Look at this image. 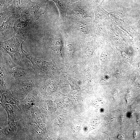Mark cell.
I'll return each instance as SVG.
<instances>
[{
    "mask_svg": "<svg viewBox=\"0 0 140 140\" xmlns=\"http://www.w3.org/2000/svg\"><path fill=\"white\" fill-rule=\"evenodd\" d=\"M25 37L24 34L16 35L7 41L1 42V50L8 53L13 59L19 60L26 52L23 49V44Z\"/></svg>",
    "mask_w": 140,
    "mask_h": 140,
    "instance_id": "6da1fadb",
    "label": "cell"
},
{
    "mask_svg": "<svg viewBox=\"0 0 140 140\" xmlns=\"http://www.w3.org/2000/svg\"><path fill=\"white\" fill-rule=\"evenodd\" d=\"M18 121L17 122L13 121L8 124V125L1 131V134L9 138L15 137L18 132L24 128V124L22 121Z\"/></svg>",
    "mask_w": 140,
    "mask_h": 140,
    "instance_id": "7a4b0ae2",
    "label": "cell"
},
{
    "mask_svg": "<svg viewBox=\"0 0 140 140\" xmlns=\"http://www.w3.org/2000/svg\"><path fill=\"white\" fill-rule=\"evenodd\" d=\"M0 103L7 114L8 124L23 117L22 113L17 105L8 103Z\"/></svg>",
    "mask_w": 140,
    "mask_h": 140,
    "instance_id": "3957f363",
    "label": "cell"
},
{
    "mask_svg": "<svg viewBox=\"0 0 140 140\" xmlns=\"http://www.w3.org/2000/svg\"><path fill=\"white\" fill-rule=\"evenodd\" d=\"M39 97L32 94H28L26 97L20 101L18 106L24 115L31 107L38 105Z\"/></svg>",
    "mask_w": 140,
    "mask_h": 140,
    "instance_id": "277c9868",
    "label": "cell"
},
{
    "mask_svg": "<svg viewBox=\"0 0 140 140\" xmlns=\"http://www.w3.org/2000/svg\"><path fill=\"white\" fill-rule=\"evenodd\" d=\"M31 20L28 19L22 21L20 19L17 20L13 26L15 32L18 34L26 33L34 25V23Z\"/></svg>",
    "mask_w": 140,
    "mask_h": 140,
    "instance_id": "5b68a950",
    "label": "cell"
},
{
    "mask_svg": "<svg viewBox=\"0 0 140 140\" xmlns=\"http://www.w3.org/2000/svg\"><path fill=\"white\" fill-rule=\"evenodd\" d=\"M37 3L31 0H13L10 7L16 10H24Z\"/></svg>",
    "mask_w": 140,
    "mask_h": 140,
    "instance_id": "8992f818",
    "label": "cell"
},
{
    "mask_svg": "<svg viewBox=\"0 0 140 140\" xmlns=\"http://www.w3.org/2000/svg\"><path fill=\"white\" fill-rule=\"evenodd\" d=\"M1 98V103L15 104L18 106H19L20 103V101L16 99L9 91L3 93Z\"/></svg>",
    "mask_w": 140,
    "mask_h": 140,
    "instance_id": "52a82bcc",
    "label": "cell"
},
{
    "mask_svg": "<svg viewBox=\"0 0 140 140\" xmlns=\"http://www.w3.org/2000/svg\"><path fill=\"white\" fill-rule=\"evenodd\" d=\"M24 71L22 69H16L13 73L15 78H18L24 75Z\"/></svg>",
    "mask_w": 140,
    "mask_h": 140,
    "instance_id": "ba28073f",
    "label": "cell"
},
{
    "mask_svg": "<svg viewBox=\"0 0 140 140\" xmlns=\"http://www.w3.org/2000/svg\"><path fill=\"white\" fill-rule=\"evenodd\" d=\"M108 58V55L107 53H103L101 55L100 59L101 61L103 62H105L107 61Z\"/></svg>",
    "mask_w": 140,
    "mask_h": 140,
    "instance_id": "9c48e42d",
    "label": "cell"
},
{
    "mask_svg": "<svg viewBox=\"0 0 140 140\" xmlns=\"http://www.w3.org/2000/svg\"><path fill=\"white\" fill-rule=\"evenodd\" d=\"M118 138L120 139H122L123 138V137L122 136H121V135H119L118 136Z\"/></svg>",
    "mask_w": 140,
    "mask_h": 140,
    "instance_id": "30bf717a",
    "label": "cell"
}]
</instances>
